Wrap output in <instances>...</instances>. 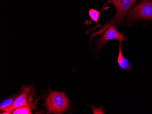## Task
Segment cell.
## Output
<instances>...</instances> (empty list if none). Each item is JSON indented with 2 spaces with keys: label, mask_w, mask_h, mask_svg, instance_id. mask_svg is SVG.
I'll return each mask as SVG.
<instances>
[{
  "label": "cell",
  "mask_w": 152,
  "mask_h": 114,
  "mask_svg": "<svg viewBox=\"0 0 152 114\" xmlns=\"http://www.w3.org/2000/svg\"><path fill=\"white\" fill-rule=\"evenodd\" d=\"M136 1L137 0H107L102 8H104L107 4L111 3L113 4L116 10V14L110 22L104 25V28L99 31L93 33L90 37L91 39L95 36L102 34L109 26L114 25H120L123 23L125 19L128 11Z\"/></svg>",
  "instance_id": "cell-1"
},
{
  "label": "cell",
  "mask_w": 152,
  "mask_h": 114,
  "mask_svg": "<svg viewBox=\"0 0 152 114\" xmlns=\"http://www.w3.org/2000/svg\"><path fill=\"white\" fill-rule=\"evenodd\" d=\"M69 99L63 92L51 91L46 98L47 113L63 114L69 108Z\"/></svg>",
  "instance_id": "cell-2"
},
{
  "label": "cell",
  "mask_w": 152,
  "mask_h": 114,
  "mask_svg": "<svg viewBox=\"0 0 152 114\" xmlns=\"http://www.w3.org/2000/svg\"><path fill=\"white\" fill-rule=\"evenodd\" d=\"M127 25H133L140 20L144 22H152V0H142L136 5L129 12Z\"/></svg>",
  "instance_id": "cell-3"
},
{
  "label": "cell",
  "mask_w": 152,
  "mask_h": 114,
  "mask_svg": "<svg viewBox=\"0 0 152 114\" xmlns=\"http://www.w3.org/2000/svg\"><path fill=\"white\" fill-rule=\"evenodd\" d=\"M105 31L103 35L96 41V52L104 46L109 40H117L119 42L127 41V38L123 33L118 31L115 25L109 26Z\"/></svg>",
  "instance_id": "cell-4"
},
{
  "label": "cell",
  "mask_w": 152,
  "mask_h": 114,
  "mask_svg": "<svg viewBox=\"0 0 152 114\" xmlns=\"http://www.w3.org/2000/svg\"><path fill=\"white\" fill-rule=\"evenodd\" d=\"M31 90V87L30 86L25 87L22 93L20 94L18 97L15 99V100L13 102L12 104L9 107L4 109L3 111L11 112L14 110H15L19 107L27 105L28 104H27L26 98H27V95H28Z\"/></svg>",
  "instance_id": "cell-5"
},
{
  "label": "cell",
  "mask_w": 152,
  "mask_h": 114,
  "mask_svg": "<svg viewBox=\"0 0 152 114\" xmlns=\"http://www.w3.org/2000/svg\"><path fill=\"white\" fill-rule=\"evenodd\" d=\"M117 63L121 69L127 71H132V68L128 59L125 58L122 53V42H119L118 55Z\"/></svg>",
  "instance_id": "cell-6"
},
{
  "label": "cell",
  "mask_w": 152,
  "mask_h": 114,
  "mask_svg": "<svg viewBox=\"0 0 152 114\" xmlns=\"http://www.w3.org/2000/svg\"><path fill=\"white\" fill-rule=\"evenodd\" d=\"M109 8V7H107L103 8L102 11H99V12L95 10V9H93V8L89 9L88 11L89 16L91 18V20L96 23V27H95L93 30L96 28H99V27L103 26V25H100L98 24V20H99V17L100 14L102 12L105 11V10H107Z\"/></svg>",
  "instance_id": "cell-7"
},
{
  "label": "cell",
  "mask_w": 152,
  "mask_h": 114,
  "mask_svg": "<svg viewBox=\"0 0 152 114\" xmlns=\"http://www.w3.org/2000/svg\"><path fill=\"white\" fill-rule=\"evenodd\" d=\"M13 114H31L28 106H23L16 109L13 112Z\"/></svg>",
  "instance_id": "cell-8"
},
{
  "label": "cell",
  "mask_w": 152,
  "mask_h": 114,
  "mask_svg": "<svg viewBox=\"0 0 152 114\" xmlns=\"http://www.w3.org/2000/svg\"><path fill=\"white\" fill-rule=\"evenodd\" d=\"M13 98L8 99H6L1 103L0 105V110L1 111H3L4 109L6 108L7 107H9L12 104L13 102Z\"/></svg>",
  "instance_id": "cell-9"
}]
</instances>
